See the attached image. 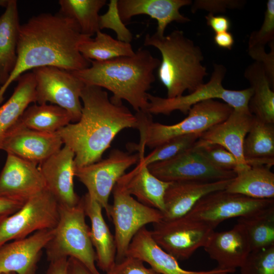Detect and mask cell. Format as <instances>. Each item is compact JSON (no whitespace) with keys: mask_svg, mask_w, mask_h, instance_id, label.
<instances>
[{"mask_svg":"<svg viewBox=\"0 0 274 274\" xmlns=\"http://www.w3.org/2000/svg\"><path fill=\"white\" fill-rule=\"evenodd\" d=\"M270 168L259 165L238 170L225 190L255 199L274 198V174Z\"/></svg>","mask_w":274,"mask_h":274,"instance_id":"cell-28","label":"cell"},{"mask_svg":"<svg viewBox=\"0 0 274 274\" xmlns=\"http://www.w3.org/2000/svg\"><path fill=\"white\" fill-rule=\"evenodd\" d=\"M81 198L86 216L91 223L90 237L95 252L96 264L107 272L116 261L114 235L104 218L101 205L88 193Z\"/></svg>","mask_w":274,"mask_h":274,"instance_id":"cell-24","label":"cell"},{"mask_svg":"<svg viewBox=\"0 0 274 274\" xmlns=\"http://www.w3.org/2000/svg\"><path fill=\"white\" fill-rule=\"evenodd\" d=\"M62 144L57 132L49 133L13 127L6 134L1 150L38 164L59 151Z\"/></svg>","mask_w":274,"mask_h":274,"instance_id":"cell-19","label":"cell"},{"mask_svg":"<svg viewBox=\"0 0 274 274\" xmlns=\"http://www.w3.org/2000/svg\"><path fill=\"white\" fill-rule=\"evenodd\" d=\"M67 258H63L50 261L44 274H67Z\"/></svg>","mask_w":274,"mask_h":274,"instance_id":"cell-46","label":"cell"},{"mask_svg":"<svg viewBox=\"0 0 274 274\" xmlns=\"http://www.w3.org/2000/svg\"><path fill=\"white\" fill-rule=\"evenodd\" d=\"M273 207L274 198L255 199L225 189L206 195L185 216L215 229L226 220L251 216Z\"/></svg>","mask_w":274,"mask_h":274,"instance_id":"cell-10","label":"cell"},{"mask_svg":"<svg viewBox=\"0 0 274 274\" xmlns=\"http://www.w3.org/2000/svg\"><path fill=\"white\" fill-rule=\"evenodd\" d=\"M24 203L0 197V216H9L14 213Z\"/></svg>","mask_w":274,"mask_h":274,"instance_id":"cell-44","label":"cell"},{"mask_svg":"<svg viewBox=\"0 0 274 274\" xmlns=\"http://www.w3.org/2000/svg\"><path fill=\"white\" fill-rule=\"evenodd\" d=\"M270 51L267 53L265 47L253 46L248 47V54L255 61L261 63L273 88L274 87V43H270Z\"/></svg>","mask_w":274,"mask_h":274,"instance_id":"cell-42","label":"cell"},{"mask_svg":"<svg viewBox=\"0 0 274 274\" xmlns=\"http://www.w3.org/2000/svg\"><path fill=\"white\" fill-rule=\"evenodd\" d=\"M214 41L215 44L220 48L232 49L234 43L232 34L229 31H224L215 34Z\"/></svg>","mask_w":274,"mask_h":274,"instance_id":"cell-45","label":"cell"},{"mask_svg":"<svg viewBox=\"0 0 274 274\" xmlns=\"http://www.w3.org/2000/svg\"><path fill=\"white\" fill-rule=\"evenodd\" d=\"M227 273H228V272L226 270L219 269L218 271L211 274H227Z\"/></svg>","mask_w":274,"mask_h":274,"instance_id":"cell-49","label":"cell"},{"mask_svg":"<svg viewBox=\"0 0 274 274\" xmlns=\"http://www.w3.org/2000/svg\"><path fill=\"white\" fill-rule=\"evenodd\" d=\"M144 45L155 47L161 53L157 75L167 90V98L181 96L186 90L191 93L203 83L208 74L201 63L202 51L182 30H174L165 36L148 34Z\"/></svg>","mask_w":274,"mask_h":274,"instance_id":"cell-4","label":"cell"},{"mask_svg":"<svg viewBox=\"0 0 274 274\" xmlns=\"http://www.w3.org/2000/svg\"><path fill=\"white\" fill-rule=\"evenodd\" d=\"M0 16V85H4L15 66L21 24L17 2L9 0Z\"/></svg>","mask_w":274,"mask_h":274,"instance_id":"cell-26","label":"cell"},{"mask_svg":"<svg viewBox=\"0 0 274 274\" xmlns=\"http://www.w3.org/2000/svg\"><path fill=\"white\" fill-rule=\"evenodd\" d=\"M71 122L70 114L63 108L53 104L34 103L26 109L13 127L54 133Z\"/></svg>","mask_w":274,"mask_h":274,"instance_id":"cell-31","label":"cell"},{"mask_svg":"<svg viewBox=\"0 0 274 274\" xmlns=\"http://www.w3.org/2000/svg\"><path fill=\"white\" fill-rule=\"evenodd\" d=\"M126 256L136 258L149 264L160 274H211L218 267L207 271H189L182 268L178 260L163 250L153 239L150 230L142 227L133 237Z\"/></svg>","mask_w":274,"mask_h":274,"instance_id":"cell-23","label":"cell"},{"mask_svg":"<svg viewBox=\"0 0 274 274\" xmlns=\"http://www.w3.org/2000/svg\"><path fill=\"white\" fill-rule=\"evenodd\" d=\"M121 179L129 194L142 203L162 213L165 192L170 182L162 181L153 175L140 156L135 167Z\"/></svg>","mask_w":274,"mask_h":274,"instance_id":"cell-25","label":"cell"},{"mask_svg":"<svg viewBox=\"0 0 274 274\" xmlns=\"http://www.w3.org/2000/svg\"><path fill=\"white\" fill-rule=\"evenodd\" d=\"M3 216H0V221L1 220V219H2V218L3 217Z\"/></svg>","mask_w":274,"mask_h":274,"instance_id":"cell-51","label":"cell"},{"mask_svg":"<svg viewBox=\"0 0 274 274\" xmlns=\"http://www.w3.org/2000/svg\"><path fill=\"white\" fill-rule=\"evenodd\" d=\"M201 153L214 166L235 172L240 168L236 158L228 151L218 145L197 146Z\"/></svg>","mask_w":274,"mask_h":274,"instance_id":"cell-37","label":"cell"},{"mask_svg":"<svg viewBox=\"0 0 274 274\" xmlns=\"http://www.w3.org/2000/svg\"><path fill=\"white\" fill-rule=\"evenodd\" d=\"M232 179L212 182H170L164 196L162 220H170L185 216L206 195L225 190Z\"/></svg>","mask_w":274,"mask_h":274,"instance_id":"cell-21","label":"cell"},{"mask_svg":"<svg viewBox=\"0 0 274 274\" xmlns=\"http://www.w3.org/2000/svg\"><path fill=\"white\" fill-rule=\"evenodd\" d=\"M90 37L82 34L75 22L59 12L33 16L21 25L14 70L0 87V105L11 83L26 72L46 66L69 71L88 67L90 61L80 53L79 47Z\"/></svg>","mask_w":274,"mask_h":274,"instance_id":"cell-1","label":"cell"},{"mask_svg":"<svg viewBox=\"0 0 274 274\" xmlns=\"http://www.w3.org/2000/svg\"><path fill=\"white\" fill-rule=\"evenodd\" d=\"M9 99L0 106V150L9 131L31 103H36V81L32 72L23 74Z\"/></svg>","mask_w":274,"mask_h":274,"instance_id":"cell-27","label":"cell"},{"mask_svg":"<svg viewBox=\"0 0 274 274\" xmlns=\"http://www.w3.org/2000/svg\"><path fill=\"white\" fill-rule=\"evenodd\" d=\"M240 269L241 274H274V245L252 251Z\"/></svg>","mask_w":274,"mask_h":274,"instance_id":"cell-36","label":"cell"},{"mask_svg":"<svg viewBox=\"0 0 274 274\" xmlns=\"http://www.w3.org/2000/svg\"><path fill=\"white\" fill-rule=\"evenodd\" d=\"M190 0H119L117 7L123 23L134 16L147 15L157 21L156 34L164 36L167 25L175 21L185 23L190 19L180 12L182 7L192 4Z\"/></svg>","mask_w":274,"mask_h":274,"instance_id":"cell-22","label":"cell"},{"mask_svg":"<svg viewBox=\"0 0 274 274\" xmlns=\"http://www.w3.org/2000/svg\"><path fill=\"white\" fill-rule=\"evenodd\" d=\"M243 153L250 166L274 164V124L254 116L243 144Z\"/></svg>","mask_w":274,"mask_h":274,"instance_id":"cell-30","label":"cell"},{"mask_svg":"<svg viewBox=\"0 0 274 274\" xmlns=\"http://www.w3.org/2000/svg\"><path fill=\"white\" fill-rule=\"evenodd\" d=\"M67 274H91L81 262L73 257L67 258Z\"/></svg>","mask_w":274,"mask_h":274,"instance_id":"cell-47","label":"cell"},{"mask_svg":"<svg viewBox=\"0 0 274 274\" xmlns=\"http://www.w3.org/2000/svg\"><path fill=\"white\" fill-rule=\"evenodd\" d=\"M0 274H16V273L14 272H4Z\"/></svg>","mask_w":274,"mask_h":274,"instance_id":"cell-50","label":"cell"},{"mask_svg":"<svg viewBox=\"0 0 274 274\" xmlns=\"http://www.w3.org/2000/svg\"><path fill=\"white\" fill-rule=\"evenodd\" d=\"M203 248L217 267L228 273L240 268L251 252L245 229L239 222L228 230L214 231Z\"/></svg>","mask_w":274,"mask_h":274,"instance_id":"cell-20","label":"cell"},{"mask_svg":"<svg viewBox=\"0 0 274 274\" xmlns=\"http://www.w3.org/2000/svg\"><path fill=\"white\" fill-rule=\"evenodd\" d=\"M117 3V0L110 1L108 11L99 16L100 30L112 29L117 33V40L130 43L132 39V35L120 17Z\"/></svg>","mask_w":274,"mask_h":274,"instance_id":"cell-38","label":"cell"},{"mask_svg":"<svg viewBox=\"0 0 274 274\" xmlns=\"http://www.w3.org/2000/svg\"><path fill=\"white\" fill-rule=\"evenodd\" d=\"M150 172L167 182H212L233 179L236 173L212 164L194 145L174 157L148 166Z\"/></svg>","mask_w":274,"mask_h":274,"instance_id":"cell-14","label":"cell"},{"mask_svg":"<svg viewBox=\"0 0 274 274\" xmlns=\"http://www.w3.org/2000/svg\"><path fill=\"white\" fill-rule=\"evenodd\" d=\"M59 208L58 223L44 249L48 261L71 257L81 262L91 274H101L96 266L95 252L81 198L74 207Z\"/></svg>","mask_w":274,"mask_h":274,"instance_id":"cell-6","label":"cell"},{"mask_svg":"<svg viewBox=\"0 0 274 274\" xmlns=\"http://www.w3.org/2000/svg\"><path fill=\"white\" fill-rule=\"evenodd\" d=\"M54 229L37 231L0 247V273L36 274L42 251L52 237Z\"/></svg>","mask_w":274,"mask_h":274,"instance_id":"cell-18","label":"cell"},{"mask_svg":"<svg viewBox=\"0 0 274 274\" xmlns=\"http://www.w3.org/2000/svg\"><path fill=\"white\" fill-rule=\"evenodd\" d=\"M79 51L87 60L104 61L116 58L133 55L135 52L130 43L115 39L100 30L96 37L83 43Z\"/></svg>","mask_w":274,"mask_h":274,"instance_id":"cell-33","label":"cell"},{"mask_svg":"<svg viewBox=\"0 0 274 274\" xmlns=\"http://www.w3.org/2000/svg\"><path fill=\"white\" fill-rule=\"evenodd\" d=\"M9 0H0V7L6 8L9 3Z\"/></svg>","mask_w":274,"mask_h":274,"instance_id":"cell-48","label":"cell"},{"mask_svg":"<svg viewBox=\"0 0 274 274\" xmlns=\"http://www.w3.org/2000/svg\"><path fill=\"white\" fill-rule=\"evenodd\" d=\"M150 230L155 242L177 260L189 259L199 248L204 247L214 228L186 216L153 224Z\"/></svg>","mask_w":274,"mask_h":274,"instance_id":"cell-12","label":"cell"},{"mask_svg":"<svg viewBox=\"0 0 274 274\" xmlns=\"http://www.w3.org/2000/svg\"><path fill=\"white\" fill-rule=\"evenodd\" d=\"M144 262L136 258L126 256L115 262L106 274H160L153 269L146 267Z\"/></svg>","mask_w":274,"mask_h":274,"instance_id":"cell-40","label":"cell"},{"mask_svg":"<svg viewBox=\"0 0 274 274\" xmlns=\"http://www.w3.org/2000/svg\"><path fill=\"white\" fill-rule=\"evenodd\" d=\"M90 63L88 67L71 72L85 85L111 91L112 101L121 103L125 100L136 112H147V91L155 80L154 72L160 63L158 58L141 47L130 56L104 61L91 60Z\"/></svg>","mask_w":274,"mask_h":274,"instance_id":"cell-3","label":"cell"},{"mask_svg":"<svg viewBox=\"0 0 274 274\" xmlns=\"http://www.w3.org/2000/svg\"><path fill=\"white\" fill-rule=\"evenodd\" d=\"M233 109L224 102L208 99L193 106L188 116L181 121L172 125L154 122L151 114L144 112L136 113L139 125L140 140L138 144L128 145L131 151H145L175 138L191 134H202L213 126L226 119Z\"/></svg>","mask_w":274,"mask_h":274,"instance_id":"cell-5","label":"cell"},{"mask_svg":"<svg viewBox=\"0 0 274 274\" xmlns=\"http://www.w3.org/2000/svg\"><path fill=\"white\" fill-rule=\"evenodd\" d=\"M36 81V103L50 102L66 110L73 122L81 117V94L85 84L71 71L46 66L32 70Z\"/></svg>","mask_w":274,"mask_h":274,"instance_id":"cell-11","label":"cell"},{"mask_svg":"<svg viewBox=\"0 0 274 274\" xmlns=\"http://www.w3.org/2000/svg\"><path fill=\"white\" fill-rule=\"evenodd\" d=\"M80 119L57 132L64 145L74 152L76 167L96 162L110 147L115 136L126 128L139 127V119L122 102L112 101L102 88L85 85Z\"/></svg>","mask_w":274,"mask_h":274,"instance_id":"cell-2","label":"cell"},{"mask_svg":"<svg viewBox=\"0 0 274 274\" xmlns=\"http://www.w3.org/2000/svg\"><path fill=\"white\" fill-rule=\"evenodd\" d=\"M112 193L113 203L110 205L108 217L112 219L114 226L115 262H118L126 256L130 243L138 231L148 224L160 222L163 215L159 210L134 199L126 191L121 178Z\"/></svg>","mask_w":274,"mask_h":274,"instance_id":"cell-8","label":"cell"},{"mask_svg":"<svg viewBox=\"0 0 274 274\" xmlns=\"http://www.w3.org/2000/svg\"><path fill=\"white\" fill-rule=\"evenodd\" d=\"M74 151L64 145L59 151L41 162L39 169L44 178L46 189L59 206L73 207L80 198L75 191L74 177L76 165Z\"/></svg>","mask_w":274,"mask_h":274,"instance_id":"cell-16","label":"cell"},{"mask_svg":"<svg viewBox=\"0 0 274 274\" xmlns=\"http://www.w3.org/2000/svg\"><path fill=\"white\" fill-rule=\"evenodd\" d=\"M226 73V68L223 65L214 63L210 80L187 95L168 98L148 93L147 112L151 115H168L175 111H179L187 114L194 105L212 99H222L234 110H249L248 104L252 94V89L250 87L240 90L225 89L222 85V81Z\"/></svg>","mask_w":274,"mask_h":274,"instance_id":"cell-7","label":"cell"},{"mask_svg":"<svg viewBox=\"0 0 274 274\" xmlns=\"http://www.w3.org/2000/svg\"><path fill=\"white\" fill-rule=\"evenodd\" d=\"M36 163L7 154L0 173V197L25 202L46 189Z\"/></svg>","mask_w":274,"mask_h":274,"instance_id":"cell-15","label":"cell"},{"mask_svg":"<svg viewBox=\"0 0 274 274\" xmlns=\"http://www.w3.org/2000/svg\"><path fill=\"white\" fill-rule=\"evenodd\" d=\"M237 222L245 229L251 251L274 245V207L251 216L239 218Z\"/></svg>","mask_w":274,"mask_h":274,"instance_id":"cell-34","label":"cell"},{"mask_svg":"<svg viewBox=\"0 0 274 274\" xmlns=\"http://www.w3.org/2000/svg\"><path fill=\"white\" fill-rule=\"evenodd\" d=\"M254 119V116L249 110L233 109L226 119L203 132L195 145H220L237 160L241 166L238 170L250 166L244 156L243 144Z\"/></svg>","mask_w":274,"mask_h":274,"instance_id":"cell-17","label":"cell"},{"mask_svg":"<svg viewBox=\"0 0 274 274\" xmlns=\"http://www.w3.org/2000/svg\"><path fill=\"white\" fill-rule=\"evenodd\" d=\"M228 274V273H227Z\"/></svg>","mask_w":274,"mask_h":274,"instance_id":"cell-52","label":"cell"},{"mask_svg":"<svg viewBox=\"0 0 274 274\" xmlns=\"http://www.w3.org/2000/svg\"><path fill=\"white\" fill-rule=\"evenodd\" d=\"M274 40V1L268 0L263 23L260 28L253 31L248 41V47L253 46L265 47Z\"/></svg>","mask_w":274,"mask_h":274,"instance_id":"cell-39","label":"cell"},{"mask_svg":"<svg viewBox=\"0 0 274 274\" xmlns=\"http://www.w3.org/2000/svg\"><path fill=\"white\" fill-rule=\"evenodd\" d=\"M106 3V0H59V13L73 20L82 34L91 37L100 30L98 13Z\"/></svg>","mask_w":274,"mask_h":274,"instance_id":"cell-32","label":"cell"},{"mask_svg":"<svg viewBox=\"0 0 274 274\" xmlns=\"http://www.w3.org/2000/svg\"><path fill=\"white\" fill-rule=\"evenodd\" d=\"M207 24L216 33L228 31L231 27L230 19L224 15H215L209 13L205 17Z\"/></svg>","mask_w":274,"mask_h":274,"instance_id":"cell-43","label":"cell"},{"mask_svg":"<svg viewBox=\"0 0 274 274\" xmlns=\"http://www.w3.org/2000/svg\"><path fill=\"white\" fill-rule=\"evenodd\" d=\"M139 154H130L113 149L108 157L93 163L76 167L75 177L86 187L87 192L105 210L108 217L109 197L117 181L132 165L136 164Z\"/></svg>","mask_w":274,"mask_h":274,"instance_id":"cell-13","label":"cell"},{"mask_svg":"<svg viewBox=\"0 0 274 274\" xmlns=\"http://www.w3.org/2000/svg\"><path fill=\"white\" fill-rule=\"evenodd\" d=\"M245 3L241 0H196L192 3L191 11L195 13L198 10H203L214 14L225 12L227 9H239Z\"/></svg>","mask_w":274,"mask_h":274,"instance_id":"cell-41","label":"cell"},{"mask_svg":"<svg viewBox=\"0 0 274 274\" xmlns=\"http://www.w3.org/2000/svg\"><path fill=\"white\" fill-rule=\"evenodd\" d=\"M59 217V204L46 189L27 200L14 213L0 221V247L44 230L54 229Z\"/></svg>","mask_w":274,"mask_h":274,"instance_id":"cell-9","label":"cell"},{"mask_svg":"<svg viewBox=\"0 0 274 274\" xmlns=\"http://www.w3.org/2000/svg\"><path fill=\"white\" fill-rule=\"evenodd\" d=\"M244 75L252 89L250 112L263 122L274 124V92L263 66L255 61L246 68Z\"/></svg>","mask_w":274,"mask_h":274,"instance_id":"cell-29","label":"cell"},{"mask_svg":"<svg viewBox=\"0 0 274 274\" xmlns=\"http://www.w3.org/2000/svg\"><path fill=\"white\" fill-rule=\"evenodd\" d=\"M202 134H191L172 139L155 147L145 156L144 152L138 153L144 163L150 164L170 159L192 148Z\"/></svg>","mask_w":274,"mask_h":274,"instance_id":"cell-35","label":"cell"}]
</instances>
